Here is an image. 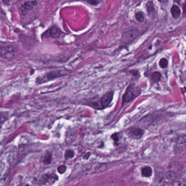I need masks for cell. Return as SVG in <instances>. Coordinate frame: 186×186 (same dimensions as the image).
I'll return each mask as SVG.
<instances>
[{
    "label": "cell",
    "instance_id": "6",
    "mask_svg": "<svg viewBox=\"0 0 186 186\" xmlns=\"http://www.w3.org/2000/svg\"><path fill=\"white\" fill-rule=\"evenodd\" d=\"M158 182L161 184H170L174 182L176 178V174L173 171H169L164 174H159L157 177Z\"/></svg>",
    "mask_w": 186,
    "mask_h": 186
},
{
    "label": "cell",
    "instance_id": "15",
    "mask_svg": "<svg viewBox=\"0 0 186 186\" xmlns=\"http://www.w3.org/2000/svg\"><path fill=\"white\" fill-rule=\"evenodd\" d=\"M161 77H162L161 74L159 72L156 71V72H155L152 74L151 79H152V80L154 82H158L160 80H161Z\"/></svg>",
    "mask_w": 186,
    "mask_h": 186
},
{
    "label": "cell",
    "instance_id": "2",
    "mask_svg": "<svg viewBox=\"0 0 186 186\" xmlns=\"http://www.w3.org/2000/svg\"><path fill=\"white\" fill-rule=\"evenodd\" d=\"M67 74L65 73V71L62 70H53L45 73L43 75L38 76L36 80V83L37 85H41L43 83H47L50 81L58 79L62 76H65Z\"/></svg>",
    "mask_w": 186,
    "mask_h": 186
},
{
    "label": "cell",
    "instance_id": "17",
    "mask_svg": "<svg viewBox=\"0 0 186 186\" xmlns=\"http://www.w3.org/2000/svg\"><path fill=\"white\" fill-rule=\"evenodd\" d=\"M81 1H84L89 5L93 6L98 5L100 3V0H81Z\"/></svg>",
    "mask_w": 186,
    "mask_h": 186
},
{
    "label": "cell",
    "instance_id": "8",
    "mask_svg": "<svg viewBox=\"0 0 186 186\" xmlns=\"http://www.w3.org/2000/svg\"><path fill=\"white\" fill-rule=\"evenodd\" d=\"M38 4V3L37 0H31V1H29L24 3L21 6V9L23 14L25 15L29 11L33 10Z\"/></svg>",
    "mask_w": 186,
    "mask_h": 186
},
{
    "label": "cell",
    "instance_id": "14",
    "mask_svg": "<svg viewBox=\"0 0 186 186\" xmlns=\"http://www.w3.org/2000/svg\"><path fill=\"white\" fill-rule=\"evenodd\" d=\"M152 174V169L150 166H145L142 169V175L145 177H150Z\"/></svg>",
    "mask_w": 186,
    "mask_h": 186
},
{
    "label": "cell",
    "instance_id": "13",
    "mask_svg": "<svg viewBox=\"0 0 186 186\" xmlns=\"http://www.w3.org/2000/svg\"><path fill=\"white\" fill-rule=\"evenodd\" d=\"M174 182V186H186V175L179 177Z\"/></svg>",
    "mask_w": 186,
    "mask_h": 186
},
{
    "label": "cell",
    "instance_id": "3",
    "mask_svg": "<svg viewBox=\"0 0 186 186\" xmlns=\"http://www.w3.org/2000/svg\"><path fill=\"white\" fill-rule=\"evenodd\" d=\"M17 53V49L10 43H2L0 49L1 57L7 60H11L15 56Z\"/></svg>",
    "mask_w": 186,
    "mask_h": 186
},
{
    "label": "cell",
    "instance_id": "19",
    "mask_svg": "<svg viewBox=\"0 0 186 186\" xmlns=\"http://www.w3.org/2000/svg\"><path fill=\"white\" fill-rule=\"evenodd\" d=\"M168 64V61L165 58H163L159 61V65L162 68H165L167 67Z\"/></svg>",
    "mask_w": 186,
    "mask_h": 186
},
{
    "label": "cell",
    "instance_id": "7",
    "mask_svg": "<svg viewBox=\"0 0 186 186\" xmlns=\"http://www.w3.org/2000/svg\"><path fill=\"white\" fill-rule=\"evenodd\" d=\"M186 149V134L179 137L175 146V151L180 153Z\"/></svg>",
    "mask_w": 186,
    "mask_h": 186
},
{
    "label": "cell",
    "instance_id": "24",
    "mask_svg": "<svg viewBox=\"0 0 186 186\" xmlns=\"http://www.w3.org/2000/svg\"><path fill=\"white\" fill-rule=\"evenodd\" d=\"M111 137L112 139V140L115 141V142H117V141L119 139L117 133H114V134H112Z\"/></svg>",
    "mask_w": 186,
    "mask_h": 186
},
{
    "label": "cell",
    "instance_id": "16",
    "mask_svg": "<svg viewBox=\"0 0 186 186\" xmlns=\"http://www.w3.org/2000/svg\"><path fill=\"white\" fill-rule=\"evenodd\" d=\"M146 8H147V11H148L149 15H150V14H152L153 13L154 11V7H153V4L152 3V1H149L146 3Z\"/></svg>",
    "mask_w": 186,
    "mask_h": 186
},
{
    "label": "cell",
    "instance_id": "20",
    "mask_svg": "<svg viewBox=\"0 0 186 186\" xmlns=\"http://www.w3.org/2000/svg\"><path fill=\"white\" fill-rule=\"evenodd\" d=\"M51 154L50 152H47L46 153V155L44 156V162L46 164H49L51 162Z\"/></svg>",
    "mask_w": 186,
    "mask_h": 186
},
{
    "label": "cell",
    "instance_id": "25",
    "mask_svg": "<svg viewBox=\"0 0 186 186\" xmlns=\"http://www.w3.org/2000/svg\"><path fill=\"white\" fill-rule=\"evenodd\" d=\"M158 1H159L160 2L162 3H166L168 2V0H158Z\"/></svg>",
    "mask_w": 186,
    "mask_h": 186
},
{
    "label": "cell",
    "instance_id": "22",
    "mask_svg": "<svg viewBox=\"0 0 186 186\" xmlns=\"http://www.w3.org/2000/svg\"><path fill=\"white\" fill-rule=\"evenodd\" d=\"M0 119H1V127H2L3 124L8 119V117H6V115H5L4 113H3L2 112H1Z\"/></svg>",
    "mask_w": 186,
    "mask_h": 186
},
{
    "label": "cell",
    "instance_id": "1",
    "mask_svg": "<svg viewBox=\"0 0 186 186\" xmlns=\"http://www.w3.org/2000/svg\"><path fill=\"white\" fill-rule=\"evenodd\" d=\"M114 92L109 91L103 95L99 99L88 101L87 105L97 110H102L109 106L113 100Z\"/></svg>",
    "mask_w": 186,
    "mask_h": 186
},
{
    "label": "cell",
    "instance_id": "23",
    "mask_svg": "<svg viewBox=\"0 0 186 186\" xmlns=\"http://www.w3.org/2000/svg\"><path fill=\"white\" fill-rule=\"evenodd\" d=\"M57 170H58V171H59V172L60 173V174H63V173H65V172L66 171V166L65 165H61V166H59Z\"/></svg>",
    "mask_w": 186,
    "mask_h": 186
},
{
    "label": "cell",
    "instance_id": "11",
    "mask_svg": "<svg viewBox=\"0 0 186 186\" xmlns=\"http://www.w3.org/2000/svg\"><path fill=\"white\" fill-rule=\"evenodd\" d=\"M144 133V132L142 129L137 127H132L129 130V135L136 138H140L142 137L143 136Z\"/></svg>",
    "mask_w": 186,
    "mask_h": 186
},
{
    "label": "cell",
    "instance_id": "9",
    "mask_svg": "<svg viewBox=\"0 0 186 186\" xmlns=\"http://www.w3.org/2000/svg\"><path fill=\"white\" fill-rule=\"evenodd\" d=\"M135 96L134 88L132 86H128L123 96V102H131L135 98Z\"/></svg>",
    "mask_w": 186,
    "mask_h": 186
},
{
    "label": "cell",
    "instance_id": "21",
    "mask_svg": "<svg viewBox=\"0 0 186 186\" xmlns=\"http://www.w3.org/2000/svg\"><path fill=\"white\" fill-rule=\"evenodd\" d=\"M65 156L66 159L72 158L74 156V152L72 150H67L65 152Z\"/></svg>",
    "mask_w": 186,
    "mask_h": 186
},
{
    "label": "cell",
    "instance_id": "12",
    "mask_svg": "<svg viewBox=\"0 0 186 186\" xmlns=\"http://www.w3.org/2000/svg\"><path fill=\"white\" fill-rule=\"evenodd\" d=\"M171 13L172 17L174 19L178 18L181 15V9L176 4L173 5L171 8Z\"/></svg>",
    "mask_w": 186,
    "mask_h": 186
},
{
    "label": "cell",
    "instance_id": "18",
    "mask_svg": "<svg viewBox=\"0 0 186 186\" xmlns=\"http://www.w3.org/2000/svg\"><path fill=\"white\" fill-rule=\"evenodd\" d=\"M136 20L139 22H143L144 21V15L142 12H138L136 14Z\"/></svg>",
    "mask_w": 186,
    "mask_h": 186
},
{
    "label": "cell",
    "instance_id": "5",
    "mask_svg": "<svg viewBox=\"0 0 186 186\" xmlns=\"http://www.w3.org/2000/svg\"><path fill=\"white\" fill-rule=\"evenodd\" d=\"M141 34L142 32L138 29L129 30L125 32L122 36L121 42L125 45L129 44L135 40Z\"/></svg>",
    "mask_w": 186,
    "mask_h": 186
},
{
    "label": "cell",
    "instance_id": "4",
    "mask_svg": "<svg viewBox=\"0 0 186 186\" xmlns=\"http://www.w3.org/2000/svg\"><path fill=\"white\" fill-rule=\"evenodd\" d=\"M64 33L59 27L56 25H53L42 33L41 38L42 39H58Z\"/></svg>",
    "mask_w": 186,
    "mask_h": 186
},
{
    "label": "cell",
    "instance_id": "10",
    "mask_svg": "<svg viewBox=\"0 0 186 186\" xmlns=\"http://www.w3.org/2000/svg\"><path fill=\"white\" fill-rule=\"evenodd\" d=\"M105 169L106 165L105 164H96L92 165L91 166H90V167L87 169V171H88L90 173H97L103 171Z\"/></svg>",
    "mask_w": 186,
    "mask_h": 186
}]
</instances>
